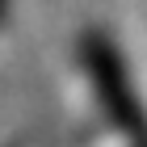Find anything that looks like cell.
<instances>
[{
    "label": "cell",
    "instance_id": "cell-1",
    "mask_svg": "<svg viewBox=\"0 0 147 147\" xmlns=\"http://www.w3.org/2000/svg\"><path fill=\"white\" fill-rule=\"evenodd\" d=\"M84 59H88V76L97 84V92L105 97V109L126 135L143 139L147 135V118L139 109V101L130 97V84H126V71H122V59L109 42L101 38H84Z\"/></svg>",
    "mask_w": 147,
    "mask_h": 147
}]
</instances>
